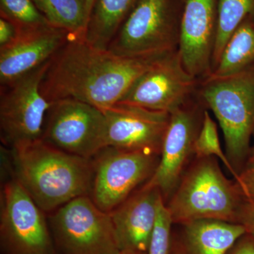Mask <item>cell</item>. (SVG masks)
I'll return each instance as SVG.
<instances>
[{
  "instance_id": "cell-4",
  "label": "cell",
  "mask_w": 254,
  "mask_h": 254,
  "mask_svg": "<svg viewBox=\"0 0 254 254\" xmlns=\"http://www.w3.org/2000/svg\"><path fill=\"white\" fill-rule=\"evenodd\" d=\"M198 94L219 122L227 158L233 166L240 165L254 136V64L228 76L200 79Z\"/></svg>"
},
{
  "instance_id": "cell-18",
  "label": "cell",
  "mask_w": 254,
  "mask_h": 254,
  "mask_svg": "<svg viewBox=\"0 0 254 254\" xmlns=\"http://www.w3.org/2000/svg\"><path fill=\"white\" fill-rule=\"evenodd\" d=\"M139 0H95L88 21L86 41L108 50L120 26Z\"/></svg>"
},
{
  "instance_id": "cell-32",
  "label": "cell",
  "mask_w": 254,
  "mask_h": 254,
  "mask_svg": "<svg viewBox=\"0 0 254 254\" xmlns=\"http://www.w3.org/2000/svg\"><path fill=\"white\" fill-rule=\"evenodd\" d=\"M249 160H254V147L253 150H252V153H251V155L250 157V159Z\"/></svg>"
},
{
  "instance_id": "cell-17",
  "label": "cell",
  "mask_w": 254,
  "mask_h": 254,
  "mask_svg": "<svg viewBox=\"0 0 254 254\" xmlns=\"http://www.w3.org/2000/svg\"><path fill=\"white\" fill-rule=\"evenodd\" d=\"M183 226L185 254H227L247 233L242 224L212 219L194 220Z\"/></svg>"
},
{
  "instance_id": "cell-23",
  "label": "cell",
  "mask_w": 254,
  "mask_h": 254,
  "mask_svg": "<svg viewBox=\"0 0 254 254\" xmlns=\"http://www.w3.org/2000/svg\"><path fill=\"white\" fill-rule=\"evenodd\" d=\"M0 16L14 23L18 32L50 24L33 0H0Z\"/></svg>"
},
{
  "instance_id": "cell-11",
  "label": "cell",
  "mask_w": 254,
  "mask_h": 254,
  "mask_svg": "<svg viewBox=\"0 0 254 254\" xmlns=\"http://www.w3.org/2000/svg\"><path fill=\"white\" fill-rule=\"evenodd\" d=\"M205 110L197 91L185 104L170 113L160 161L153 175L145 183L158 189L165 203L176 190L185 165L193 154V145Z\"/></svg>"
},
{
  "instance_id": "cell-22",
  "label": "cell",
  "mask_w": 254,
  "mask_h": 254,
  "mask_svg": "<svg viewBox=\"0 0 254 254\" xmlns=\"http://www.w3.org/2000/svg\"><path fill=\"white\" fill-rule=\"evenodd\" d=\"M193 155L195 158H218L225 165L235 180L239 179V173L224 153L219 139L218 126L212 119L208 110H205L200 131L193 145Z\"/></svg>"
},
{
  "instance_id": "cell-28",
  "label": "cell",
  "mask_w": 254,
  "mask_h": 254,
  "mask_svg": "<svg viewBox=\"0 0 254 254\" xmlns=\"http://www.w3.org/2000/svg\"><path fill=\"white\" fill-rule=\"evenodd\" d=\"M227 254H254V240L246 233L237 241Z\"/></svg>"
},
{
  "instance_id": "cell-9",
  "label": "cell",
  "mask_w": 254,
  "mask_h": 254,
  "mask_svg": "<svg viewBox=\"0 0 254 254\" xmlns=\"http://www.w3.org/2000/svg\"><path fill=\"white\" fill-rule=\"evenodd\" d=\"M93 182L90 196L101 210L110 213L148 181L160 156L106 146L91 158Z\"/></svg>"
},
{
  "instance_id": "cell-2",
  "label": "cell",
  "mask_w": 254,
  "mask_h": 254,
  "mask_svg": "<svg viewBox=\"0 0 254 254\" xmlns=\"http://www.w3.org/2000/svg\"><path fill=\"white\" fill-rule=\"evenodd\" d=\"M9 153L12 177L45 213L91 194V159L70 154L41 139L11 148Z\"/></svg>"
},
{
  "instance_id": "cell-26",
  "label": "cell",
  "mask_w": 254,
  "mask_h": 254,
  "mask_svg": "<svg viewBox=\"0 0 254 254\" xmlns=\"http://www.w3.org/2000/svg\"><path fill=\"white\" fill-rule=\"evenodd\" d=\"M238 223L245 227L247 233L254 240V203L245 200L240 210Z\"/></svg>"
},
{
  "instance_id": "cell-7",
  "label": "cell",
  "mask_w": 254,
  "mask_h": 254,
  "mask_svg": "<svg viewBox=\"0 0 254 254\" xmlns=\"http://www.w3.org/2000/svg\"><path fill=\"white\" fill-rule=\"evenodd\" d=\"M45 212L14 178L0 193L1 254H57Z\"/></svg>"
},
{
  "instance_id": "cell-20",
  "label": "cell",
  "mask_w": 254,
  "mask_h": 254,
  "mask_svg": "<svg viewBox=\"0 0 254 254\" xmlns=\"http://www.w3.org/2000/svg\"><path fill=\"white\" fill-rule=\"evenodd\" d=\"M41 14L55 27L74 38H86L89 14L84 0H33Z\"/></svg>"
},
{
  "instance_id": "cell-19",
  "label": "cell",
  "mask_w": 254,
  "mask_h": 254,
  "mask_svg": "<svg viewBox=\"0 0 254 254\" xmlns=\"http://www.w3.org/2000/svg\"><path fill=\"white\" fill-rule=\"evenodd\" d=\"M254 64V14L249 15L233 32L209 76H228Z\"/></svg>"
},
{
  "instance_id": "cell-30",
  "label": "cell",
  "mask_w": 254,
  "mask_h": 254,
  "mask_svg": "<svg viewBox=\"0 0 254 254\" xmlns=\"http://www.w3.org/2000/svg\"><path fill=\"white\" fill-rule=\"evenodd\" d=\"M86 2L87 9H88V14L91 16L92 9L94 6L95 0H84Z\"/></svg>"
},
{
  "instance_id": "cell-10",
  "label": "cell",
  "mask_w": 254,
  "mask_h": 254,
  "mask_svg": "<svg viewBox=\"0 0 254 254\" xmlns=\"http://www.w3.org/2000/svg\"><path fill=\"white\" fill-rule=\"evenodd\" d=\"M106 120L102 110L73 99L50 102L41 140L55 148L91 159L105 147Z\"/></svg>"
},
{
  "instance_id": "cell-27",
  "label": "cell",
  "mask_w": 254,
  "mask_h": 254,
  "mask_svg": "<svg viewBox=\"0 0 254 254\" xmlns=\"http://www.w3.org/2000/svg\"><path fill=\"white\" fill-rule=\"evenodd\" d=\"M18 35V30L14 23L0 16V48L12 43Z\"/></svg>"
},
{
  "instance_id": "cell-1",
  "label": "cell",
  "mask_w": 254,
  "mask_h": 254,
  "mask_svg": "<svg viewBox=\"0 0 254 254\" xmlns=\"http://www.w3.org/2000/svg\"><path fill=\"white\" fill-rule=\"evenodd\" d=\"M170 53L123 57L95 48L85 38H71L50 59L41 93L50 103L73 99L103 112L118 103L142 73Z\"/></svg>"
},
{
  "instance_id": "cell-14",
  "label": "cell",
  "mask_w": 254,
  "mask_h": 254,
  "mask_svg": "<svg viewBox=\"0 0 254 254\" xmlns=\"http://www.w3.org/2000/svg\"><path fill=\"white\" fill-rule=\"evenodd\" d=\"M218 31V0H185L178 52L185 69L203 79L212 73Z\"/></svg>"
},
{
  "instance_id": "cell-24",
  "label": "cell",
  "mask_w": 254,
  "mask_h": 254,
  "mask_svg": "<svg viewBox=\"0 0 254 254\" xmlns=\"http://www.w3.org/2000/svg\"><path fill=\"white\" fill-rule=\"evenodd\" d=\"M174 223L163 196L159 200L158 214L147 254H171V230Z\"/></svg>"
},
{
  "instance_id": "cell-29",
  "label": "cell",
  "mask_w": 254,
  "mask_h": 254,
  "mask_svg": "<svg viewBox=\"0 0 254 254\" xmlns=\"http://www.w3.org/2000/svg\"><path fill=\"white\" fill-rule=\"evenodd\" d=\"M171 254H185V250L182 244H177L175 246H172Z\"/></svg>"
},
{
  "instance_id": "cell-3",
  "label": "cell",
  "mask_w": 254,
  "mask_h": 254,
  "mask_svg": "<svg viewBox=\"0 0 254 254\" xmlns=\"http://www.w3.org/2000/svg\"><path fill=\"white\" fill-rule=\"evenodd\" d=\"M245 200L238 183L225 177L215 158H196L167 202L174 223L201 219L238 223Z\"/></svg>"
},
{
  "instance_id": "cell-13",
  "label": "cell",
  "mask_w": 254,
  "mask_h": 254,
  "mask_svg": "<svg viewBox=\"0 0 254 254\" xmlns=\"http://www.w3.org/2000/svg\"><path fill=\"white\" fill-rule=\"evenodd\" d=\"M103 113L106 120L105 147L160 156L170 113L119 103Z\"/></svg>"
},
{
  "instance_id": "cell-15",
  "label": "cell",
  "mask_w": 254,
  "mask_h": 254,
  "mask_svg": "<svg viewBox=\"0 0 254 254\" xmlns=\"http://www.w3.org/2000/svg\"><path fill=\"white\" fill-rule=\"evenodd\" d=\"M71 38L68 32L51 24L18 32L12 43L0 48V86L48 63Z\"/></svg>"
},
{
  "instance_id": "cell-16",
  "label": "cell",
  "mask_w": 254,
  "mask_h": 254,
  "mask_svg": "<svg viewBox=\"0 0 254 254\" xmlns=\"http://www.w3.org/2000/svg\"><path fill=\"white\" fill-rule=\"evenodd\" d=\"M161 197L158 189L144 184L109 213L120 252L148 253Z\"/></svg>"
},
{
  "instance_id": "cell-25",
  "label": "cell",
  "mask_w": 254,
  "mask_h": 254,
  "mask_svg": "<svg viewBox=\"0 0 254 254\" xmlns=\"http://www.w3.org/2000/svg\"><path fill=\"white\" fill-rule=\"evenodd\" d=\"M236 182L246 201L254 203V160H248Z\"/></svg>"
},
{
  "instance_id": "cell-5",
  "label": "cell",
  "mask_w": 254,
  "mask_h": 254,
  "mask_svg": "<svg viewBox=\"0 0 254 254\" xmlns=\"http://www.w3.org/2000/svg\"><path fill=\"white\" fill-rule=\"evenodd\" d=\"M185 0H139L108 49L123 57L177 51Z\"/></svg>"
},
{
  "instance_id": "cell-21",
  "label": "cell",
  "mask_w": 254,
  "mask_h": 254,
  "mask_svg": "<svg viewBox=\"0 0 254 254\" xmlns=\"http://www.w3.org/2000/svg\"><path fill=\"white\" fill-rule=\"evenodd\" d=\"M254 14V0H218V31L212 64L216 67L229 38L249 15Z\"/></svg>"
},
{
  "instance_id": "cell-12",
  "label": "cell",
  "mask_w": 254,
  "mask_h": 254,
  "mask_svg": "<svg viewBox=\"0 0 254 254\" xmlns=\"http://www.w3.org/2000/svg\"><path fill=\"white\" fill-rule=\"evenodd\" d=\"M199 82L185 69L177 50L142 73L118 103L172 113L197 93Z\"/></svg>"
},
{
  "instance_id": "cell-6",
  "label": "cell",
  "mask_w": 254,
  "mask_h": 254,
  "mask_svg": "<svg viewBox=\"0 0 254 254\" xmlns=\"http://www.w3.org/2000/svg\"><path fill=\"white\" fill-rule=\"evenodd\" d=\"M48 218L57 254H119L109 213L81 195L51 212Z\"/></svg>"
},
{
  "instance_id": "cell-8",
  "label": "cell",
  "mask_w": 254,
  "mask_h": 254,
  "mask_svg": "<svg viewBox=\"0 0 254 254\" xmlns=\"http://www.w3.org/2000/svg\"><path fill=\"white\" fill-rule=\"evenodd\" d=\"M49 63L0 86L1 140L9 149L41 139L50 103L41 85Z\"/></svg>"
},
{
  "instance_id": "cell-31",
  "label": "cell",
  "mask_w": 254,
  "mask_h": 254,
  "mask_svg": "<svg viewBox=\"0 0 254 254\" xmlns=\"http://www.w3.org/2000/svg\"><path fill=\"white\" fill-rule=\"evenodd\" d=\"M119 254H143L138 252H132V251H121Z\"/></svg>"
}]
</instances>
